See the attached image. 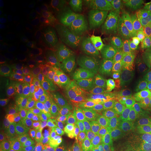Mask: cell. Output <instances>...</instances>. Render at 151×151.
<instances>
[{
  "instance_id": "obj_1",
  "label": "cell",
  "mask_w": 151,
  "mask_h": 151,
  "mask_svg": "<svg viewBox=\"0 0 151 151\" xmlns=\"http://www.w3.org/2000/svg\"><path fill=\"white\" fill-rule=\"evenodd\" d=\"M104 79V109L129 122L134 120L146 106V97L138 71L130 65L106 69Z\"/></svg>"
},
{
  "instance_id": "obj_2",
  "label": "cell",
  "mask_w": 151,
  "mask_h": 151,
  "mask_svg": "<svg viewBox=\"0 0 151 151\" xmlns=\"http://www.w3.org/2000/svg\"><path fill=\"white\" fill-rule=\"evenodd\" d=\"M111 143L114 151H146L135 127L127 122L114 124Z\"/></svg>"
},
{
  "instance_id": "obj_3",
  "label": "cell",
  "mask_w": 151,
  "mask_h": 151,
  "mask_svg": "<svg viewBox=\"0 0 151 151\" xmlns=\"http://www.w3.org/2000/svg\"><path fill=\"white\" fill-rule=\"evenodd\" d=\"M125 13L131 27L142 34L151 27V0H129Z\"/></svg>"
},
{
  "instance_id": "obj_4",
  "label": "cell",
  "mask_w": 151,
  "mask_h": 151,
  "mask_svg": "<svg viewBox=\"0 0 151 151\" xmlns=\"http://www.w3.org/2000/svg\"><path fill=\"white\" fill-rule=\"evenodd\" d=\"M101 63L97 73H102L108 68L119 65H130L135 64L127 52L114 43L104 39L99 42Z\"/></svg>"
},
{
  "instance_id": "obj_5",
  "label": "cell",
  "mask_w": 151,
  "mask_h": 151,
  "mask_svg": "<svg viewBox=\"0 0 151 151\" xmlns=\"http://www.w3.org/2000/svg\"><path fill=\"white\" fill-rule=\"evenodd\" d=\"M104 39L124 50L133 59L136 65L139 61L142 49L129 29L106 28Z\"/></svg>"
},
{
  "instance_id": "obj_6",
  "label": "cell",
  "mask_w": 151,
  "mask_h": 151,
  "mask_svg": "<svg viewBox=\"0 0 151 151\" xmlns=\"http://www.w3.org/2000/svg\"><path fill=\"white\" fill-rule=\"evenodd\" d=\"M106 129L107 125L103 120L90 119L82 122L76 128L73 132L72 141L75 144L81 146L90 139L103 137Z\"/></svg>"
},
{
  "instance_id": "obj_7",
  "label": "cell",
  "mask_w": 151,
  "mask_h": 151,
  "mask_svg": "<svg viewBox=\"0 0 151 151\" xmlns=\"http://www.w3.org/2000/svg\"><path fill=\"white\" fill-rule=\"evenodd\" d=\"M104 79L101 73L93 74L87 81L85 88L87 100L89 101L90 105L93 104L98 110H103L104 109Z\"/></svg>"
},
{
  "instance_id": "obj_8",
  "label": "cell",
  "mask_w": 151,
  "mask_h": 151,
  "mask_svg": "<svg viewBox=\"0 0 151 151\" xmlns=\"http://www.w3.org/2000/svg\"><path fill=\"white\" fill-rule=\"evenodd\" d=\"M133 122L146 151H151V106L146 105Z\"/></svg>"
},
{
  "instance_id": "obj_9",
  "label": "cell",
  "mask_w": 151,
  "mask_h": 151,
  "mask_svg": "<svg viewBox=\"0 0 151 151\" xmlns=\"http://www.w3.org/2000/svg\"><path fill=\"white\" fill-rule=\"evenodd\" d=\"M99 42V40L93 38L88 46L78 50L76 54V60L86 69L96 67L99 70L101 63Z\"/></svg>"
},
{
  "instance_id": "obj_10",
  "label": "cell",
  "mask_w": 151,
  "mask_h": 151,
  "mask_svg": "<svg viewBox=\"0 0 151 151\" xmlns=\"http://www.w3.org/2000/svg\"><path fill=\"white\" fill-rule=\"evenodd\" d=\"M100 20L106 28L124 29L132 28L127 16L111 7L105 9Z\"/></svg>"
},
{
  "instance_id": "obj_11",
  "label": "cell",
  "mask_w": 151,
  "mask_h": 151,
  "mask_svg": "<svg viewBox=\"0 0 151 151\" xmlns=\"http://www.w3.org/2000/svg\"><path fill=\"white\" fill-rule=\"evenodd\" d=\"M91 111V105L86 102H73L70 105L66 107L65 109V115L69 118L84 122L89 120Z\"/></svg>"
},
{
  "instance_id": "obj_12",
  "label": "cell",
  "mask_w": 151,
  "mask_h": 151,
  "mask_svg": "<svg viewBox=\"0 0 151 151\" xmlns=\"http://www.w3.org/2000/svg\"><path fill=\"white\" fill-rule=\"evenodd\" d=\"M89 26L85 23L76 27V32L71 38V46L76 50H82L88 46L93 38Z\"/></svg>"
},
{
  "instance_id": "obj_13",
  "label": "cell",
  "mask_w": 151,
  "mask_h": 151,
  "mask_svg": "<svg viewBox=\"0 0 151 151\" xmlns=\"http://www.w3.org/2000/svg\"><path fill=\"white\" fill-rule=\"evenodd\" d=\"M39 93V89L33 83L23 82L16 86L14 94L22 101H29L35 99Z\"/></svg>"
},
{
  "instance_id": "obj_14",
  "label": "cell",
  "mask_w": 151,
  "mask_h": 151,
  "mask_svg": "<svg viewBox=\"0 0 151 151\" xmlns=\"http://www.w3.org/2000/svg\"><path fill=\"white\" fill-rule=\"evenodd\" d=\"M63 69L65 74L70 78L81 81L87 76V69L73 58H67L64 61Z\"/></svg>"
},
{
  "instance_id": "obj_15",
  "label": "cell",
  "mask_w": 151,
  "mask_h": 151,
  "mask_svg": "<svg viewBox=\"0 0 151 151\" xmlns=\"http://www.w3.org/2000/svg\"><path fill=\"white\" fill-rule=\"evenodd\" d=\"M136 68L151 101V60L141 59L136 65Z\"/></svg>"
},
{
  "instance_id": "obj_16",
  "label": "cell",
  "mask_w": 151,
  "mask_h": 151,
  "mask_svg": "<svg viewBox=\"0 0 151 151\" xmlns=\"http://www.w3.org/2000/svg\"><path fill=\"white\" fill-rule=\"evenodd\" d=\"M50 97L52 104L60 108L67 107L73 103L72 97L60 86H52L50 90Z\"/></svg>"
},
{
  "instance_id": "obj_17",
  "label": "cell",
  "mask_w": 151,
  "mask_h": 151,
  "mask_svg": "<svg viewBox=\"0 0 151 151\" xmlns=\"http://www.w3.org/2000/svg\"><path fill=\"white\" fill-rule=\"evenodd\" d=\"M1 124L4 127H10L20 120L21 117L20 111L11 106H3L0 111Z\"/></svg>"
},
{
  "instance_id": "obj_18",
  "label": "cell",
  "mask_w": 151,
  "mask_h": 151,
  "mask_svg": "<svg viewBox=\"0 0 151 151\" xmlns=\"http://www.w3.org/2000/svg\"><path fill=\"white\" fill-rule=\"evenodd\" d=\"M43 148L48 151H66L67 150V143L61 137L55 134L45 136L41 141Z\"/></svg>"
},
{
  "instance_id": "obj_19",
  "label": "cell",
  "mask_w": 151,
  "mask_h": 151,
  "mask_svg": "<svg viewBox=\"0 0 151 151\" xmlns=\"http://www.w3.org/2000/svg\"><path fill=\"white\" fill-rule=\"evenodd\" d=\"M60 86L72 98L81 97L83 92H85L83 85L81 82V81L76 79H64L60 83Z\"/></svg>"
},
{
  "instance_id": "obj_20",
  "label": "cell",
  "mask_w": 151,
  "mask_h": 151,
  "mask_svg": "<svg viewBox=\"0 0 151 151\" xmlns=\"http://www.w3.org/2000/svg\"><path fill=\"white\" fill-rule=\"evenodd\" d=\"M50 122L55 128L66 131L72 127V124L67 118V117L58 111H52L49 116Z\"/></svg>"
},
{
  "instance_id": "obj_21",
  "label": "cell",
  "mask_w": 151,
  "mask_h": 151,
  "mask_svg": "<svg viewBox=\"0 0 151 151\" xmlns=\"http://www.w3.org/2000/svg\"><path fill=\"white\" fill-rule=\"evenodd\" d=\"M81 146L84 147L88 151H112L110 144L104 137L90 139Z\"/></svg>"
},
{
  "instance_id": "obj_22",
  "label": "cell",
  "mask_w": 151,
  "mask_h": 151,
  "mask_svg": "<svg viewBox=\"0 0 151 151\" xmlns=\"http://www.w3.org/2000/svg\"><path fill=\"white\" fill-rule=\"evenodd\" d=\"M11 138L14 144L22 149H31L35 144L33 137L27 133L16 132Z\"/></svg>"
},
{
  "instance_id": "obj_23",
  "label": "cell",
  "mask_w": 151,
  "mask_h": 151,
  "mask_svg": "<svg viewBox=\"0 0 151 151\" xmlns=\"http://www.w3.org/2000/svg\"><path fill=\"white\" fill-rule=\"evenodd\" d=\"M18 55L16 46L7 39H3L0 44V56L1 59L9 60L14 58Z\"/></svg>"
},
{
  "instance_id": "obj_24",
  "label": "cell",
  "mask_w": 151,
  "mask_h": 151,
  "mask_svg": "<svg viewBox=\"0 0 151 151\" xmlns=\"http://www.w3.org/2000/svg\"><path fill=\"white\" fill-rule=\"evenodd\" d=\"M42 122V117L37 113H32L25 116L19 123V127L22 130H30L37 127Z\"/></svg>"
},
{
  "instance_id": "obj_25",
  "label": "cell",
  "mask_w": 151,
  "mask_h": 151,
  "mask_svg": "<svg viewBox=\"0 0 151 151\" xmlns=\"http://www.w3.org/2000/svg\"><path fill=\"white\" fill-rule=\"evenodd\" d=\"M88 26L92 33L96 37L99 38V40L104 39L106 27L104 26L101 20H99L97 17H92L89 20Z\"/></svg>"
},
{
  "instance_id": "obj_26",
  "label": "cell",
  "mask_w": 151,
  "mask_h": 151,
  "mask_svg": "<svg viewBox=\"0 0 151 151\" xmlns=\"http://www.w3.org/2000/svg\"><path fill=\"white\" fill-rule=\"evenodd\" d=\"M57 69L58 67L56 62L52 58H46L41 64V74L43 77L50 78L54 76L57 72Z\"/></svg>"
},
{
  "instance_id": "obj_27",
  "label": "cell",
  "mask_w": 151,
  "mask_h": 151,
  "mask_svg": "<svg viewBox=\"0 0 151 151\" xmlns=\"http://www.w3.org/2000/svg\"><path fill=\"white\" fill-rule=\"evenodd\" d=\"M90 7L87 3H82L77 6L71 14V20L74 21H82L86 18L89 12Z\"/></svg>"
},
{
  "instance_id": "obj_28",
  "label": "cell",
  "mask_w": 151,
  "mask_h": 151,
  "mask_svg": "<svg viewBox=\"0 0 151 151\" xmlns=\"http://www.w3.org/2000/svg\"><path fill=\"white\" fill-rule=\"evenodd\" d=\"M18 46L20 52L22 55H27L32 51V45L31 40L29 37L26 36H22L19 39Z\"/></svg>"
},
{
  "instance_id": "obj_29",
  "label": "cell",
  "mask_w": 151,
  "mask_h": 151,
  "mask_svg": "<svg viewBox=\"0 0 151 151\" xmlns=\"http://www.w3.org/2000/svg\"><path fill=\"white\" fill-rule=\"evenodd\" d=\"M32 48L37 54H43L49 49V43L46 39H38L33 43Z\"/></svg>"
},
{
  "instance_id": "obj_30",
  "label": "cell",
  "mask_w": 151,
  "mask_h": 151,
  "mask_svg": "<svg viewBox=\"0 0 151 151\" xmlns=\"http://www.w3.org/2000/svg\"><path fill=\"white\" fill-rule=\"evenodd\" d=\"M16 69V65L14 62L9 60H0V71L5 74L13 73Z\"/></svg>"
},
{
  "instance_id": "obj_31",
  "label": "cell",
  "mask_w": 151,
  "mask_h": 151,
  "mask_svg": "<svg viewBox=\"0 0 151 151\" xmlns=\"http://www.w3.org/2000/svg\"><path fill=\"white\" fill-rule=\"evenodd\" d=\"M142 43L147 55L151 58V27L143 33Z\"/></svg>"
},
{
  "instance_id": "obj_32",
  "label": "cell",
  "mask_w": 151,
  "mask_h": 151,
  "mask_svg": "<svg viewBox=\"0 0 151 151\" xmlns=\"http://www.w3.org/2000/svg\"><path fill=\"white\" fill-rule=\"evenodd\" d=\"M10 16V7L6 0L0 1V18L1 21H6L8 20Z\"/></svg>"
},
{
  "instance_id": "obj_33",
  "label": "cell",
  "mask_w": 151,
  "mask_h": 151,
  "mask_svg": "<svg viewBox=\"0 0 151 151\" xmlns=\"http://www.w3.org/2000/svg\"><path fill=\"white\" fill-rule=\"evenodd\" d=\"M27 22L28 26L32 29L36 30L40 26V20L38 18V16L35 14H30L27 16Z\"/></svg>"
},
{
  "instance_id": "obj_34",
  "label": "cell",
  "mask_w": 151,
  "mask_h": 151,
  "mask_svg": "<svg viewBox=\"0 0 151 151\" xmlns=\"http://www.w3.org/2000/svg\"><path fill=\"white\" fill-rule=\"evenodd\" d=\"M1 151H15L14 145L5 138H1Z\"/></svg>"
},
{
  "instance_id": "obj_35",
  "label": "cell",
  "mask_w": 151,
  "mask_h": 151,
  "mask_svg": "<svg viewBox=\"0 0 151 151\" xmlns=\"http://www.w3.org/2000/svg\"><path fill=\"white\" fill-rule=\"evenodd\" d=\"M76 27H75L72 24H68L65 25L63 28V32L65 36H68L69 37H73V35L76 32Z\"/></svg>"
},
{
  "instance_id": "obj_36",
  "label": "cell",
  "mask_w": 151,
  "mask_h": 151,
  "mask_svg": "<svg viewBox=\"0 0 151 151\" xmlns=\"http://www.w3.org/2000/svg\"><path fill=\"white\" fill-rule=\"evenodd\" d=\"M9 101V95L6 90L4 89L2 86H1V90H0V103L4 105L5 104L8 103Z\"/></svg>"
},
{
  "instance_id": "obj_37",
  "label": "cell",
  "mask_w": 151,
  "mask_h": 151,
  "mask_svg": "<svg viewBox=\"0 0 151 151\" xmlns=\"http://www.w3.org/2000/svg\"><path fill=\"white\" fill-rule=\"evenodd\" d=\"M7 29H7L6 24L1 22V24H0V39H1V41H2V39H4V38Z\"/></svg>"
},
{
  "instance_id": "obj_38",
  "label": "cell",
  "mask_w": 151,
  "mask_h": 151,
  "mask_svg": "<svg viewBox=\"0 0 151 151\" xmlns=\"http://www.w3.org/2000/svg\"><path fill=\"white\" fill-rule=\"evenodd\" d=\"M70 151H88V150H87L86 149L84 148V147L78 146V147H77V148L72 149V150H71Z\"/></svg>"
},
{
  "instance_id": "obj_39",
  "label": "cell",
  "mask_w": 151,
  "mask_h": 151,
  "mask_svg": "<svg viewBox=\"0 0 151 151\" xmlns=\"http://www.w3.org/2000/svg\"><path fill=\"white\" fill-rule=\"evenodd\" d=\"M96 2L98 4H104L107 2V1H106V0H97V1H96Z\"/></svg>"
}]
</instances>
